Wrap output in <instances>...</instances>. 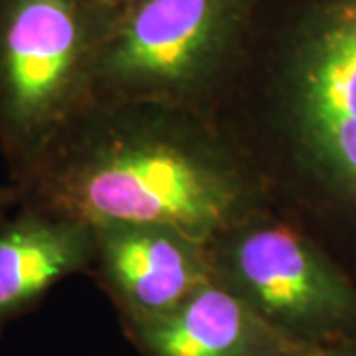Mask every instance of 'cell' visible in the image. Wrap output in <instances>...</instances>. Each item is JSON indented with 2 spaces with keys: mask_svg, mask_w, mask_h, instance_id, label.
<instances>
[{
  "mask_svg": "<svg viewBox=\"0 0 356 356\" xmlns=\"http://www.w3.org/2000/svg\"><path fill=\"white\" fill-rule=\"evenodd\" d=\"M212 280L309 350L356 343V277L273 210L208 242Z\"/></svg>",
  "mask_w": 356,
  "mask_h": 356,
  "instance_id": "5",
  "label": "cell"
},
{
  "mask_svg": "<svg viewBox=\"0 0 356 356\" xmlns=\"http://www.w3.org/2000/svg\"><path fill=\"white\" fill-rule=\"evenodd\" d=\"M313 356H356V343L334 346V348H327V350H317Z\"/></svg>",
  "mask_w": 356,
  "mask_h": 356,
  "instance_id": "11",
  "label": "cell"
},
{
  "mask_svg": "<svg viewBox=\"0 0 356 356\" xmlns=\"http://www.w3.org/2000/svg\"><path fill=\"white\" fill-rule=\"evenodd\" d=\"M93 254L91 224L18 202L0 220V337L56 285L89 273Z\"/></svg>",
  "mask_w": 356,
  "mask_h": 356,
  "instance_id": "8",
  "label": "cell"
},
{
  "mask_svg": "<svg viewBox=\"0 0 356 356\" xmlns=\"http://www.w3.org/2000/svg\"><path fill=\"white\" fill-rule=\"evenodd\" d=\"M89 2L109 26L115 18H119L121 14L127 13L133 6H137L143 0H89Z\"/></svg>",
  "mask_w": 356,
  "mask_h": 356,
  "instance_id": "9",
  "label": "cell"
},
{
  "mask_svg": "<svg viewBox=\"0 0 356 356\" xmlns=\"http://www.w3.org/2000/svg\"><path fill=\"white\" fill-rule=\"evenodd\" d=\"M18 206V192L13 184H0V220L8 216Z\"/></svg>",
  "mask_w": 356,
  "mask_h": 356,
  "instance_id": "10",
  "label": "cell"
},
{
  "mask_svg": "<svg viewBox=\"0 0 356 356\" xmlns=\"http://www.w3.org/2000/svg\"><path fill=\"white\" fill-rule=\"evenodd\" d=\"M105 30L89 0H0V153L14 186L93 102Z\"/></svg>",
  "mask_w": 356,
  "mask_h": 356,
  "instance_id": "3",
  "label": "cell"
},
{
  "mask_svg": "<svg viewBox=\"0 0 356 356\" xmlns=\"http://www.w3.org/2000/svg\"><path fill=\"white\" fill-rule=\"evenodd\" d=\"M14 188L18 202L91 226L154 224L202 242L273 210L214 119L156 102L93 99Z\"/></svg>",
  "mask_w": 356,
  "mask_h": 356,
  "instance_id": "2",
  "label": "cell"
},
{
  "mask_svg": "<svg viewBox=\"0 0 356 356\" xmlns=\"http://www.w3.org/2000/svg\"><path fill=\"white\" fill-rule=\"evenodd\" d=\"M137 356H313L212 280L165 315L123 323Z\"/></svg>",
  "mask_w": 356,
  "mask_h": 356,
  "instance_id": "7",
  "label": "cell"
},
{
  "mask_svg": "<svg viewBox=\"0 0 356 356\" xmlns=\"http://www.w3.org/2000/svg\"><path fill=\"white\" fill-rule=\"evenodd\" d=\"M255 0H143L107 26L93 99L156 102L212 119Z\"/></svg>",
  "mask_w": 356,
  "mask_h": 356,
  "instance_id": "4",
  "label": "cell"
},
{
  "mask_svg": "<svg viewBox=\"0 0 356 356\" xmlns=\"http://www.w3.org/2000/svg\"><path fill=\"white\" fill-rule=\"evenodd\" d=\"M93 234L89 275L113 303L121 325L161 317L212 281L206 242L180 229L103 222Z\"/></svg>",
  "mask_w": 356,
  "mask_h": 356,
  "instance_id": "6",
  "label": "cell"
},
{
  "mask_svg": "<svg viewBox=\"0 0 356 356\" xmlns=\"http://www.w3.org/2000/svg\"><path fill=\"white\" fill-rule=\"evenodd\" d=\"M212 119L273 212L356 277V0H255Z\"/></svg>",
  "mask_w": 356,
  "mask_h": 356,
  "instance_id": "1",
  "label": "cell"
}]
</instances>
